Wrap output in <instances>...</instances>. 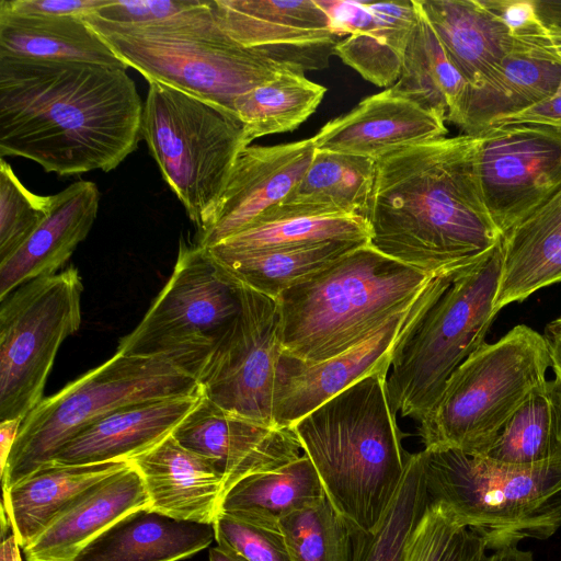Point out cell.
<instances>
[{
	"instance_id": "1",
	"label": "cell",
	"mask_w": 561,
	"mask_h": 561,
	"mask_svg": "<svg viewBox=\"0 0 561 561\" xmlns=\"http://www.w3.org/2000/svg\"><path fill=\"white\" fill-rule=\"evenodd\" d=\"M144 103L125 69L0 57V157L58 175L117 168L138 146Z\"/></svg>"
},
{
	"instance_id": "2",
	"label": "cell",
	"mask_w": 561,
	"mask_h": 561,
	"mask_svg": "<svg viewBox=\"0 0 561 561\" xmlns=\"http://www.w3.org/2000/svg\"><path fill=\"white\" fill-rule=\"evenodd\" d=\"M479 135L443 137L376 161L369 244L430 276L471 264L502 240L480 187Z\"/></svg>"
},
{
	"instance_id": "3",
	"label": "cell",
	"mask_w": 561,
	"mask_h": 561,
	"mask_svg": "<svg viewBox=\"0 0 561 561\" xmlns=\"http://www.w3.org/2000/svg\"><path fill=\"white\" fill-rule=\"evenodd\" d=\"M388 371L363 377L291 426L329 502L366 533L386 515L410 456L389 402Z\"/></svg>"
},
{
	"instance_id": "4",
	"label": "cell",
	"mask_w": 561,
	"mask_h": 561,
	"mask_svg": "<svg viewBox=\"0 0 561 561\" xmlns=\"http://www.w3.org/2000/svg\"><path fill=\"white\" fill-rule=\"evenodd\" d=\"M501 242L480 260L432 277L412 305L390 354L392 411L421 422L455 369L485 342L496 313Z\"/></svg>"
},
{
	"instance_id": "5",
	"label": "cell",
	"mask_w": 561,
	"mask_h": 561,
	"mask_svg": "<svg viewBox=\"0 0 561 561\" xmlns=\"http://www.w3.org/2000/svg\"><path fill=\"white\" fill-rule=\"evenodd\" d=\"M432 277L360 245L276 298L282 350L309 363L339 356L408 310Z\"/></svg>"
},
{
	"instance_id": "6",
	"label": "cell",
	"mask_w": 561,
	"mask_h": 561,
	"mask_svg": "<svg viewBox=\"0 0 561 561\" xmlns=\"http://www.w3.org/2000/svg\"><path fill=\"white\" fill-rule=\"evenodd\" d=\"M85 22L148 82L180 90L234 116L239 96L282 71L297 70L231 39L216 19L213 0L148 25Z\"/></svg>"
},
{
	"instance_id": "7",
	"label": "cell",
	"mask_w": 561,
	"mask_h": 561,
	"mask_svg": "<svg viewBox=\"0 0 561 561\" xmlns=\"http://www.w3.org/2000/svg\"><path fill=\"white\" fill-rule=\"evenodd\" d=\"M422 453L431 502L488 550L543 540L561 527V461L515 466L456 449Z\"/></svg>"
},
{
	"instance_id": "8",
	"label": "cell",
	"mask_w": 561,
	"mask_h": 561,
	"mask_svg": "<svg viewBox=\"0 0 561 561\" xmlns=\"http://www.w3.org/2000/svg\"><path fill=\"white\" fill-rule=\"evenodd\" d=\"M550 367L543 335L526 324L484 342L455 369L419 422L424 448L485 456L514 412L547 380Z\"/></svg>"
},
{
	"instance_id": "9",
	"label": "cell",
	"mask_w": 561,
	"mask_h": 561,
	"mask_svg": "<svg viewBox=\"0 0 561 561\" xmlns=\"http://www.w3.org/2000/svg\"><path fill=\"white\" fill-rule=\"evenodd\" d=\"M199 392L197 380L169 360L116 352L100 366L44 398L23 419L0 473L2 490L51 466L71 438L116 411Z\"/></svg>"
},
{
	"instance_id": "10",
	"label": "cell",
	"mask_w": 561,
	"mask_h": 561,
	"mask_svg": "<svg viewBox=\"0 0 561 561\" xmlns=\"http://www.w3.org/2000/svg\"><path fill=\"white\" fill-rule=\"evenodd\" d=\"M141 137L198 231L220 198L239 152L249 146L243 124L201 99L149 82Z\"/></svg>"
},
{
	"instance_id": "11",
	"label": "cell",
	"mask_w": 561,
	"mask_h": 561,
	"mask_svg": "<svg viewBox=\"0 0 561 561\" xmlns=\"http://www.w3.org/2000/svg\"><path fill=\"white\" fill-rule=\"evenodd\" d=\"M239 311L238 286L206 248L181 239L168 282L116 352L163 358L198 382Z\"/></svg>"
},
{
	"instance_id": "12",
	"label": "cell",
	"mask_w": 561,
	"mask_h": 561,
	"mask_svg": "<svg viewBox=\"0 0 561 561\" xmlns=\"http://www.w3.org/2000/svg\"><path fill=\"white\" fill-rule=\"evenodd\" d=\"M82 291L69 266L0 300V422L23 420L44 399L59 347L80 328Z\"/></svg>"
},
{
	"instance_id": "13",
	"label": "cell",
	"mask_w": 561,
	"mask_h": 561,
	"mask_svg": "<svg viewBox=\"0 0 561 561\" xmlns=\"http://www.w3.org/2000/svg\"><path fill=\"white\" fill-rule=\"evenodd\" d=\"M237 286L240 311L204 368L198 385L202 394L224 411L275 426L273 390L283 351L277 301L247 286Z\"/></svg>"
},
{
	"instance_id": "14",
	"label": "cell",
	"mask_w": 561,
	"mask_h": 561,
	"mask_svg": "<svg viewBox=\"0 0 561 561\" xmlns=\"http://www.w3.org/2000/svg\"><path fill=\"white\" fill-rule=\"evenodd\" d=\"M477 169L503 237L561 188V130L526 123L490 126L479 134Z\"/></svg>"
},
{
	"instance_id": "15",
	"label": "cell",
	"mask_w": 561,
	"mask_h": 561,
	"mask_svg": "<svg viewBox=\"0 0 561 561\" xmlns=\"http://www.w3.org/2000/svg\"><path fill=\"white\" fill-rule=\"evenodd\" d=\"M225 33L241 46L297 70H321L344 38L317 0H213Z\"/></svg>"
},
{
	"instance_id": "16",
	"label": "cell",
	"mask_w": 561,
	"mask_h": 561,
	"mask_svg": "<svg viewBox=\"0 0 561 561\" xmlns=\"http://www.w3.org/2000/svg\"><path fill=\"white\" fill-rule=\"evenodd\" d=\"M313 138L275 146L249 145L232 167L226 187L195 243L211 248L282 203L309 168Z\"/></svg>"
},
{
	"instance_id": "17",
	"label": "cell",
	"mask_w": 561,
	"mask_h": 561,
	"mask_svg": "<svg viewBox=\"0 0 561 561\" xmlns=\"http://www.w3.org/2000/svg\"><path fill=\"white\" fill-rule=\"evenodd\" d=\"M172 436L213 461L224 478L225 492L248 476L289 463L302 450L293 427L267 426L233 415L203 394Z\"/></svg>"
},
{
	"instance_id": "18",
	"label": "cell",
	"mask_w": 561,
	"mask_h": 561,
	"mask_svg": "<svg viewBox=\"0 0 561 561\" xmlns=\"http://www.w3.org/2000/svg\"><path fill=\"white\" fill-rule=\"evenodd\" d=\"M411 307L391 318L368 340L339 356L309 363L282 351L273 390L274 425L291 427L363 377L390 367L392 346Z\"/></svg>"
},
{
	"instance_id": "19",
	"label": "cell",
	"mask_w": 561,
	"mask_h": 561,
	"mask_svg": "<svg viewBox=\"0 0 561 561\" xmlns=\"http://www.w3.org/2000/svg\"><path fill=\"white\" fill-rule=\"evenodd\" d=\"M445 121L388 88L328 122L312 138L316 149L379 160L394 151L443 138Z\"/></svg>"
},
{
	"instance_id": "20",
	"label": "cell",
	"mask_w": 561,
	"mask_h": 561,
	"mask_svg": "<svg viewBox=\"0 0 561 561\" xmlns=\"http://www.w3.org/2000/svg\"><path fill=\"white\" fill-rule=\"evenodd\" d=\"M561 87V61L550 46L515 42L514 49L484 78L468 84L448 122L479 135L499 119L545 101Z\"/></svg>"
},
{
	"instance_id": "21",
	"label": "cell",
	"mask_w": 561,
	"mask_h": 561,
	"mask_svg": "<svg viewBox=\"0 0 561 561\" xmlns=\"http://www.w3.org/2000/svg\"><path fill=\"white\" fill-rule=\"evenodd\" d=\"M138 471L129 463L87 490L25 548L26 561H76L80 552L126 515L149 508Z\"/></svg>"
},
{
	"instance_id": "22",
	"label": "cell",
	"mask_w": 561,
	"mask_h": 561,
	"mask_svg": "<svg viewBox=\"0 0 561 561\" xmlns=\"http://www.w3.org/2000/svg\"><path fill=\"white\" fill-rule=\"evenodd\" d=\"M128 462L144 481L150 510L213 525L225 494L224 478L213 461L185 448L171 434Z\"/></svg>"
},
{
	"instance_id": "23",
	"label": "cell",
	"mask_w": 561,
	"mask_h": 561,
	"mask_svg": "<svg viewBox=\"0 0 561 561\" xmlns=\"http://www.w3.org/2000/svg\"><path fill=\"white\" fill-rule=\"evenodd\" d=\"M99 202L96 184L87 180L50 195L47 217L18 250L0 262V300L30 280L57 274L88 237Z\"/></svg>"
},
{
	"instance_id": "24",
	"label": "cell",
	"mask_w": 561,
	"mask_h": 561,
	"mask_svg": "<svg viewBox=\"0 0 561 561\" xmlns=\"http://www.w3.org/2000/svg\"><path fill=\"white\" fill-rule=\"evenodd\" d=\"M201 398L202 391L116 411L71 438L51 465L128 461L171 435Z\"/></svg>"
},
{
	"instance_id": "25",
	"label": "cell",
	"mask_w": 561,
	"mask_h": 561,
	"mask_svg": "<svg viewBox=\"0 0 561 561\" xmlns=\"http://www.w3.org/2000/svg\"><path fill=\"white\" fill-rule=\"evenodd\" d=\"M497 314L537 290L561 283V188L502 237Z\"/></svg>"
},
{
	"instance_id": "26",
	"label": "cell",
	"mask_w": 561,
	"mask_h": 561,
	"mask_svg": "<svg viewBox=\"0 0 561 561\" xmlns=\"http://www.w3.org/2000/svg\"><path fill=\"white\" fill-rule=\"evenodd\" d=\"M215 540L214 526L135 511L103 531L76 561H180Z\"/></svg>"
},
{
	"instance_id": "27",
	"label": "cell",
	"mask_w": 561,
	"mask_h": 561,
	"mask_svg": "<svg viewBox=\"0 0 561 561\" xmlns=\"http://www.w3.org/2000/svg\"><path fill=\"white\" fill-rule=\"evenodd\" d=\"M450 61L474 84L515 47L505 25L481 0H417Z\"/></svg>"
},
{
	"instance_id": "28",
	"label": "cell",
	"mask_w": 561,
	"mask_h": 561,
	"mask_svg": "<svg viewBox=\"0 0 561 561\" xmlns=\"http://www.w3.org/2000/svg\"><path fill=\"white\" fill-rule=\"evenodd\" d=\"M128 465L125 460L51 465L2 490L1 508L20 548L28 546L78 496Z\"/></svg>"
},
{
	"instance_id": "29",
	"label": "cell",
	"mask_w": 561,
	"mask_h": 561,
	"mask_svg": "<svg viewBox=\"0 0 561 561\" xmlns=\"http://www.w3.org/2000/svg\"><path fill=\"white\" fill-rule=\"evenodd\" d=\"M0 57L128 68L100 35L76 15L19 14L0 10Z\"/></svg>"
},
{
	"instance_id": "30",
	"label": "cell",
	"mask_w": 561,
	"mask_h": 561,
	"mask_svg": "<svg viewBox=\"0 0 561 561\" xmlns=\"http://www.w3.org/2000/svg\"><path fill=\"white\" fill-rule=\"evenodd\" d=\"M366 219L302 205L277 204L248 227L211 247L228 252L266 251L329 241L369 242Z\"/></svg>"
},
{
	"instance_id": "31",
	"label": "cell",
	"mask_w": 561,
	"mask_h": 561,
	"mask_svg": "<svg viewBox=\"0 0 561 561\" xmlns=\"http://www.w3.org/2000/svg\"><path fill=\"white\" fill-rule=\"evenodd\" d=\"M325 497L314 466L302 454L283 467L234 483L225 492L219 512L248 523L279 526L282 518Z\"/></svg>"
},
{
	"instance_id": "32",
	"label": "cell",
	"mask_w": 561,
	"mask_h": 561,
	"mask_svg": "<svg viewBox=\"0 0 561 561\" xmlns=\"http://www.w3.org/2000/svg\"><path fill=\"white\" fill-rule=\"evenodd\" d=\"M366 243L369 242L329 241L251 252L206 249L217 267L230 282L276 299L285 290L308 279Z\"/></svg>"
},
{
	"instance_id": "33",
	"label": "cell",
	"mask_w": 561,
	"mask_h": 561,
	"mask_svg": "<svg viewBox=\"0 0 561 561\" xmlns=\"http://www.w3.org/2000/svg\"><path fill=\"white\" fill-rule=\"evenodd\" d=\"M368 23L341 39L334 55L365 80L378 85H393L400 77L405 50L417 9L415 0L367 2Z\"/></svg>"
},
{
	"instance_id": "34",
	"label": "cell",
	"mask_w": 561,
	"mask_h": 561,
	"mask_svg": "<svg viewBox=\"0 0 561 561\" xmlns=\"http://www.w3.org/2000/svg\"><path fill=\"white\" fill-rule=\"evenodd\" d=\"M417 18L401 73L390 88L445 122L456 113L468 82L450 61L417 0Z\"/></svg>"
},
{
	"instance_id": "35",
	"label": "cell",
	"mask_w": 561,
	"mask_h": 561,
	"mask_svg": "<svg viewBox=\"0 0 561 561\" xmlns=\"http://www.w3.org/2000/svg\"><path fill=\"white\" fill-rule=\"evenodd\" d=\"M485 457L515 466L561 461L560 378L554 376L529 393Z\"/></svg>"
},
{
	"instance_id": "36",
	"label": "cell",
	"mask_w": 561,
	"mask_h": 561,
	"mask_svg": "<svg viewBox=\"0 0 561 561\" xmlns=\"http://www.w3.org/2000/svg\"><path fill=\"white\" fill-rule=\"evenodd\" d=\"M376 160L318 150L302 179L279 204L311 206L366 217Z\"/></svg>"
},
{
	"instance_id": "37",
	"label": "cell",
	"mask_w": 561,
	"mask_h": 561,
	"mask_svg": "<svg viewBox=\"0 0 561 561\" xmlns=\"http://www.w3.org/2000/svg\"><path fill=\"white\" fill-rule=\"evenodd\" d=\"M327 88L304 72L285 70L239 96L234 113L243 124L248 145L252 140L296 129L320 105Z\"/></svg>"
},
{
	"instance_id": "38",
	"label": "cell",
	"mask_w": 561,
	"mask_h": 561,
	"mask_svg": "<svg viewBox=\"0 0 561 561\" xmlns=\"http://www.w3.org/2000/svg\"><path fill=\"white\" fill-rule=\"evenodd\" d=\"M430 503L421 450L410 454L400 488L378 527L370 533L354 530L352 561H404Z\"/></svg>"
},
{
	"instance_id": "39",
	"label": "cell",
	"mask_w": 561,
	"mask_h": 561,
	"mask_svg": "<svg viewBox=\"0 0 561 561\" xmlns=\"http://www.w3.org/2000/svg\"><path fill=\"white\" fill-rule=\"evenodd\" d=\"M291 561H352L354 528L325 497L279 520Z\"/></svg>"
},
{
	"instance_id": "40",
	"label": "cell",
	"mask_w": 561,
	"mask_h": 561,
	"mask_svg": "<svg viewBox=\"0 0 561 561\" xmlns=\"http://www.w3.org/2000/svg\"><path fill=\"white\" fill-rule=\"evenodd\" d=\"M50 195L28 191L9 162L0 160V262L18 250L47 217Z\"/></svg>"
},
{
	"instance_id": "41",
	"label": "cell",
	"mask_w": 561,
	"mask_h": 561,
	"mask_svg": "<svg viewBox=\"0 0 561 561\" xmlns=\"http://www.w3.org/2000/svg\"><path fill=\"white\" fill-rule=\"evenodd\" d=\"M213 526L218 546L249 561H291L280 526L248 523L220 512Z\"/></svg>"
},
{
	"instance_id": "42",
	"label": "cell",
	"mask_w": 561,
	"mask_h": 561,
	"mask_svg": "<svg viewBox=\"0 0 561 561\" xmlns=\"http://www.w3.org/2000/svg\"><path fill=\"white\" fill-rule=\"evenodd\" d=\"M201 0H110L85 21L110 25L139 26L159 23L197 7Z\"/></svg>"
},
{
	"instance_id": "43",
	"label": "cell",
	"mask_w": 561,
	"mask_h": 561,
	"mask_svg": "<svg viewBox=\"0 0 561 561\" xmlns=\"http://www.w3.org/2000/svg\"><path fill=\"white\" fill-rule=\"evenodd\" d=\"M508 30L516 43L547 47L548 27L537 12L535 0H481Z\"/></svg>"
},
{
	"instance_id": "44",
	"label": "cell",
	"mask_w": 561,
	"mask_h": 561,
	"mask_svg": "<svg viewBox=\"0 0 561 561\" xmlns=\"http://www.w3.org/2000/svg\"><path fill=\"white\" fill-rule=\"evenodd\" d=\"M110 0H0V10L19 14L85 16Z\"/></svg>"
},
{
	"instance_id": "45",
	"label": "cell",
	"mask_w": 561,
	"mask_h": 561,
	"mask_svg": "<svg viewBox=\"0 0 561 561\" xmlns=\"http://www.w3.org/2000/svg\"><path fill=\"white\" fill-rule=\"evenodd\" d=\"M327 13L331 27L342 36L360 31L370 19L367 1L317 0Z\"/></svg>"
},
{
	"instance_id": "46",
	"label": "cell",
	"mask_w": 561,
	"mask_h": 561,
	"mask_svg": "<svg viewBox=\"0 0 561 561\" xmlns=\"http://www.w3.org/2000/svg\"><path fill=\"white\" fill-rule=\"evenodd\" d=\"M522 123L546 125L561 130V87L549 99L517 114L503 117L494 125Z\"/></svg>"
},
{
	"instance_id": "47",
	"label": "cell",
	"mask_w": 561,
	"mask_h": 561,
	"mask_svg": "<svg viewBox=\"0 0 561 561\" xmlns=\"http://www.w3.org/2000/svg\"><path fill=\"white\" fill-rule=\"evenodd\" d=\"M486 546L481 537L461 527L446 561H483Z\"/></svg>"
},
{
	"instance_id": "48",
	"label": "cell",
	"mask_w": 561,
	"mask_h": 561,
	"mask_svg": "<svg viewBox=\"0 0 561 561\" xmlns=\"http://www.w3.org/2000/svg\"><path fill=\"white\" fill-rule=\"evenodd\" d=\"M542 335L548 345L551 367L556 377L561 379V316L547 323Z\"/></svg>"
},
{
	"instance_id": "49",
	"label": "cell",
	"mask_w": 561,
	"mask_h": 561,
	"mask_svg": "<svg viewBox=\"0 0 561 561\" xmlns=\"http://www.w3.org/2000/svg\"><path fill=\"white\" fill-rule=\"evenodd\" d=\"M22 421L15 419L0 422V473L7 465Z\"/></svg>"
},
{
	"instance_id": "50",
	"label": "cell",
	"mask_w": 561,
	"mask_h": 561,
	"mask_svg": "<svg viewBox=\"0 0 561 561\" xmlns=\"http://www.w3.org/2000/svg\"><path fill=\"white\" fill-rule=\"evenodd\" d=\"M537 12L543 24L561 28V0H535Z\"/></svg>"
},
{
	"instance_id": "51",
	"label": "cell",
	"mask_w": 561,
	"mask_h": 561,
	"mask_svg": "<svg viewBox=\"0 0 561 561\" xmlns=\"http://www.w3.org/2000/svg\"><path fill=\"white\" fill-rule=\"evenodd\" d=\"M483 561H534V557L530 551L522 550L517 545H513L493 550L490 556H485Z\"/></svg>"
},
{
	"instance_id": "52",
	"label": "cell",
	"mask_w": 561,
	"mask_h": 561,
	"mask_svg": "<svg viewBox=\"0 0 561 561\" xmlns=\"http://www.w3.org/2000/svg\"><path fill=\"white\" fill-rule=\"evenodd\" d=\"M19 543L11 531L8 536L2 538L1 548H0V561H21V556L19 551Z\"/></svg>"
},
{
	"instance_id": "53",
	"label": "cell",
	"mask_w": 561,
	"mask_h": 561,
	"mask_svg": "<svg viewBox=\"0 0 561 561\" xmlns=\"http://www.w3.org/2000/svg\"><path fill=\"white\" fill-rule=\"evenodd\" d=\"M208 559L209 561H249L236 551L218 545L210 548Z\"/></svg>"
},
{
	"instance_id": "54",
	"label": "cell",
	"mask_w": 561,
	"mask_h": 561,
	"mask_svg": "<svg viewBox=\"0 0 561 561\" xmlns=\"http://www.w3.org/2000/svg\"><path fill=\"white\" fill-rule=\"evenodd\" d=\"M548 35L550 49L561 61V28L549 26Z\"/></svg>"
}]
</instances>
